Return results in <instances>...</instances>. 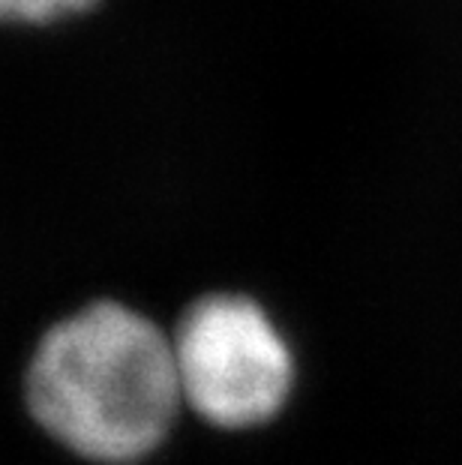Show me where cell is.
Returning a JSON list of instances; mask_svg holds the SVG:
<instances>
[{
    "label": "cell",
    "mask_w": 462,
    "mask_h": 465,
    "mask_svg": "<svg viewBox=\"0 0 462 465\" xmlns=\"http://www.w3.org/2000/svg\"><path fill=\"white\" fill-rule=\"evenodd\" d=\"M34 418L100 462L153 450L181 402L174 345L121 303H93L52 328L27 372Z\"/></svg>",
    "instance_id": "cell-1"
},
{
    "label": "cell",
    "mask_w": 462,
    "mask_h": 465,
    "mask_svg": "<svg viewBox=\"0 0 462 465\" xmlns=\"http://www.w3.org/2000/svg\"><path fill=\"white\" fill-rule=\"evenodd\" d=\"M172 345L181 397L220 427L268 420L291 388L289 345L247 298L213 294L190 306Z\"/></svg>",
    "instance_id": "cell-2"
},
{
    "label": "cell",
    "mask_w": 462,
    "mask_h": 465,
    "mask_svg": "<svg viewBox=\"0 0 462 465\" xmlns=\"http://www.w3.org/2000/svg\"><path fill=\"white\" fill-rule=\"evenodd\" d=\"M91 4L93 0H0V9H4V15L13 18V22L45 25V22H54V18L82 13V9H87Z\"/></svg>",
    "instance_id": "cell-3"
}]
</instances>
